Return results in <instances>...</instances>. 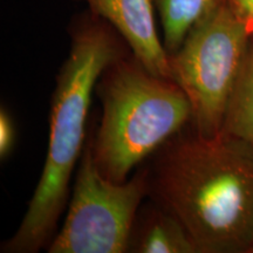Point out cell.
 <instances>
[{"label": "cell", "mask_w": 253, "mask_h": 253, "mask_svg": "<svg viewBox=\"0 0 253 253\" xmlns=\"http://www.w3.org/2000/svg\"><path fill=\"white\" fill-rule=\"evenodd\" d=\"M148 194L184 227L198 253H252L253 147L220 132L169 140Z\"/></svg>", "instance_id": "1"}, {"label": "cell", "mask_w": 253, "mask_h": 253, "mask_svg": "<svg viewBox=\"0 0 253 253\" xmlns=\"http://www.w3.org/2000/svg\"><path fill=\"white\" fill-rule=\"evenodd\" d=\"M120 39L123 38L112 25L91 12L73 28L71 50L52 97L42 173L20 226L1 246L2 252H38L54 233L84 147L91 93L102 73L125 56Z\"/></svg>", "instance_id": "2"}, {"label": "cell", "mask_w": 253, "mask_h": 253, "mask_svg": "<svg viewBox=\"0 0 253 253\" xmlns=\"http://www.w3.org/2000/svg\"><path fill=\"white\" fill-rule=\"evenodd\" d=\"M100 80L103 114L94 160L104 177L125 183L132 168L191 120V106L175 81L150 73L134 55L112 63Z\"/></svg>", "instance_id": "3"}, {"label": "cell", "mask_w": 253, "mask_h": 253, "mask_svg": "<svg viewBox=\"0 0 253 253\" xmlns=\"http://www.w3.org/2000/svg\"><path fill=\"white\" fill-rule=\"evenodd\" d=\"M251 38L227 0H219L169 55L170 79L188 97L195 132L201 137H216L223 131Z\"/></svg>", "instance_id": "4"}, {"label": "cell", "mask_w": 253, "mask_h": 253, "mask_svg": "<svg viewBox=\"0 0 253 253\" xmlns=\"http://www.w3.org/2000/svg\"><path fill=\"white\" fill-rule=\"evenodd\" d=\"M81 166L63 226L49 253H123L142 199L148 194V172L115 183L104 177L94 160L93 145L82 153Z\"/></svg>", "instance_id": "5"}, {"label": "cell", "mask_w": 253, "mask_h": 253, "mask_svg": "<svg viewBox=\"0 0 253 253\" xmlns=\"http://www.w3.org/2000/svg\"><path fill=\"white\" fill-rule=\"evenodd\" d=\"M119 32L132 55L150 73L170 79L169 54L157 34L154 0H81Z\"/></svg>", "instance_id": "6"}, {"label": "cell", "mask_w": 253, "mask_h": 253, "mask_svg": "<svg viewBox=\"0 0 253 253\" xmlns=\"http://www.w3.org/2000/svg\"><path fill=\"white\" fill-rule=\"evenodd\" d=\"M128 252L198 253L179 220L158 204L136 216Z\"/></svg>", "instance_id": "7"}, {"label": "cell", "mask_w": 253, "mask_h": 253, "mask_svg": "<svg viewBox=\"0 0 253 253\" xmlns=\"http://www.w3.org/2000/svg\"><path fill=\"white\" fill-rule=\"evenodd\" d=\"M219 0H154L164 33V48L176 53L191 28L207 15Z\"/></svg>", "instance_id": "8"}, {"label": "cell", "mask_w": 253, "mask_h": 253, "mask_svg": "<svg viewBox=\"0 0 253 253\" xmlns=\"http://www.w3.org/2000/svg\"><path fill=\"white\" fill-rule=\"evenodd\" d=\"M253 147V38L231 94L223 131Z\"/></svg>", "instance_id": "9"}, {"label": "cell", "mask_w": 253, "mask_h": 253, "mask_svg": "<svg viewBox=\"0 0 253 253\" xmlns=\"http://www.w3.org/2000/svg\"><path fill=\"white\" fill-rule=\"evenodd\" d=\"M15 144V126L8 113L2 108L0 113V157L4 160L12 153Z\"/></svg>", "instance_id": "10"}, {"label": "cell", "mask_w": 253, "mask_h": 253, "mask_svg": "<svg viewBox=\"0 0 253 253\" xmlns=\"http://www.w3.org/2000/svg\"><path fill=\"white\" fill-rule=\"evenodd\" d=\"M253 38V0H227Z\"/></svg>", "instance_id": "11"}, {"label": "cell", "mask_w": 253, "mask_h": 253, "mask_svg": "<svg viewBox=\"0 0 253 253\" xmlns=\"http://www.w3.org/2000/svg\"><path fill=\"white\" fill-rule=\"evenodd\" d=\"M252 253H253V251H252Z\"/></svg>", "instance_id": "12"}]
</instances>
